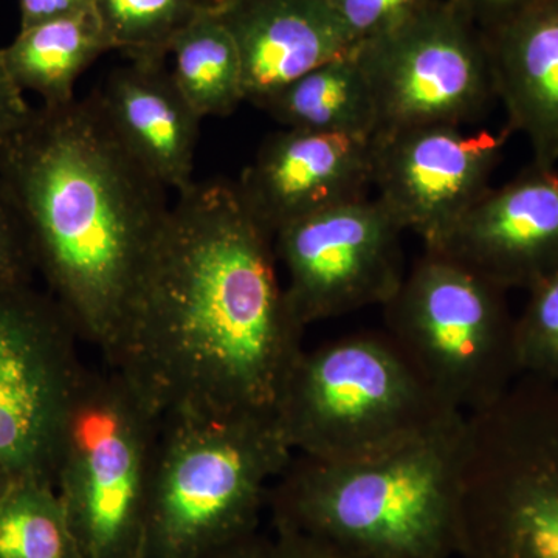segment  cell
I'll use <instances>...</instances> for the list:
<instances>
[{"label":"cell","mask_w":558,"mask_h":558,"mask_svg":"<svg viewBox=\"0 0 558 558\" xmlns=\"http://www.w3.org/2000/svg\"><path fill=\"white\" fill-rule=\"evenodd\" d=\"M119 336L102 355L157 418L277 414L304 326L274 238L234 183L178 193Z\"/></svg>","instance_id":"6da1fadb"},{"label":"cell","mask_w":558,"mask_h":558,"mask_svg":"<svg viewBox=\"0 0 558 558\" xmlns=\"http://www.w3.org/2000/svg\"><path fill=\"white\" fill-rule=\"evenodd\" d=\"M0 182L54 301L105 355L167 226V186L120 142L94 94L33 108L0 146Z\"/></svg>","instance_id":"7a4b0ae2"},{"label":"cell","mask_w":558,"mask_h":558,"mask_svg":"<svg viewBox=\"0 0 558 558\" xmlns=\"http://www.w3.org/2000/svg\"><path fill=\"white\" fill-rule=\"evenodd\" d=\"M465 416L385 457L293 454L269 494L275 529L352 558L458 557Z\"/></svg>","instance_id":"3957f363"},{"label":"cell","mask_w":558,"mask_h":558,"mask_svg":"<svg viewBox=\"0 0 558 558\" xmlns=\"http://www.w3.org/2000/svg\"><path fill=\"white\" fill-rule=\"evenodd\" d=\"M293 454L277 414L160 418L142 558H207L256 534Z\"/></svg>","instance_id":"277c9868"},{"label":"cell","mask_w":558,"mask_h":558,"mask_svg":"<svg viewBox=\"0 0 558 558\" xmlns=\"http://www.w3.org/2000/svg\"><path fill=\"white\" fill-rule=\"evenodd\" d=\"M385 330H363L306 351L277 407L296 454L326 462L385 457L458 417Z\"/></svg>","instance_id":"5b68a950"},{"label":"cell","mask_w":558,"mask_h":558,"mask_svg":"<svg viewBox=\"0 0 558 558\" xmlns=\"http://www.w3.org/2000/svg\"><path fill=\"white\" fill-rule=\"evenodd\" d=\"M459 558H558V387L521 376L465 417Z\"/></svg>","instance_id":"8992f818"},{"label":"cell","mask_w":558,"mask_h":558,"mask_svg":"<svg viewBox=\"0 0 558 558\" xmlns=\"http://www.w3.org/2000/svg\"><path fill=\"white\" fill-rule=\"evenodd\" d=\"M159 418L117 371L84 366L51 458L83 558H142Z\"/></svg>","instance_id":"52a82bcc"},{"label":"cell","mask_w":558,"mask_h":558,"mask_svg":"<svg viewBox=\"0 0 558 558\" xmlns=\"http://www.w3.org/2000/svg\"><path fill=\"white\" fill-rule=\"evenodd\" d=\"M380 310L385 332L458 413L487 409L521 376L508 290L438 250L424 248Z\"/></svg>","instance_id":"ba28073f"},{"label":"cell","mask_w":558,"mask_h":558,"mask_svg":"<svg viewBox=\"0 0 558 558\" xmlns=\"http://www.w3.org/2000/svg\"><path fill=\"white\" fill-rule=\"evenodd\" d=\"M354 53L376 101V134L465 128L498 100L486 38L450 0H433Z\"/></svg>","instance_id":"9c48e42d"},{"label":"cell","mask_w":558,"mask_h":558,"mask_svg":"<svg viewBox=\"0 0 558 558\" xmlns=\"http://www.w3.org/2000/svg\"><path fill=\"white\" fill-rule=\"evenodd\" d=\"M403 233L377 197L323 209L278 231L275 252L301 325L384 306L407 274Z\"/></svg>","instance_id":"30bf717a"},{"label":"cell","mask_w":558,"mask_h":558,"mask_svg":"<svg viewBox=\"0 0 558 558\" xmlns=\"http://www.w3.org/2000/svg\"><path fill=\"white\" fill-rule=\"evenodd\" d=\"M78 336L57 301L25 286L0 289V470L46 476L73 387L84 365Z\"/></svg>","instance_id":"8fae6325"},{"label":"cell","mask_w":558,"mask_h":558,"mask_svg":"<svg viewBox=\"0 0 558 558\" xmlns=\"http://www.w3.org/2000/svg\"><path fill=\"white\" fill-rule=\"evenodd\" d=\"M510 134L447 124L379 132L371 138L377 199L405 233L435 245L490 189Z\"/></svg>","instance_id":"7c38bea8"},{"label":"cell","mask_w":558,"mask_h":558,"mask_svg":"<svg viewBox=\"0 0 558 558\" xmlns=\"http://www.w3.org/2000/svg\"><path fill=\"white\" fill-rule=\"evenodd\" d=\"M505 290L534 289L558 271V171L531 163L488 189L435 245Z\"/></svg>","instance_id":"4fadbf2b"},{"label":"cell","mask_w":558,"mask_h":558,"mask_svg":"<svg viewBox=\"0 0 558 558\" xmlns=\"http://www.w3.org/2000/svg\"><path fill=\"white\" fill-rule=\"evenodd\" d=\"M369 186L371 140L286 128L234 182L242 205L274 241L296 220L368 197Z\"/></svg>","instance_id":"5bb4252c"},{"label":"cell","mask_w":558,"mask_h":558,"mask_svg":"<svg viewBox=\"0 0 558 558\" xmlns=\"http://www.w3.org/2000/svg\"><path fill=\"white\" fill-rule=\"evenodd\" d=\"M216 10L240 51L245 101L258 108L355 49L328 0H231Z\"/></svg>","instance_id":"9a60e30c"},{"label":"cell","mask_w":558,"mask_h":558,"mask_svg":"<svg viewBox=\"0 0 558 558\" xmlns=\"http://www.w3.org/2000/svg\"><path fill=\"white\" fill-rule=\"evenodd\" d=\"M92 94L120 142L168 190L182 193L196 182L202 119L165 61L131 60Z\"/></svg>","instance_id":"2e32d148"},{"label":"cell","mask_w":558,"mask_h":558,"mask_svg":"<svg viewBox=\"0 0 558 558\" xmlns=\"http://www.w3.org/2000/svg\"><path fill=\"white\" fill-rule=\"evenodd\" d=\"M497 98L510 132L531 145L532 163H558V0H545L484 35Z\"/></svg>","instance_id":"e0dca14e"},{"label":"cell","mask_w":558,"mask_h":558,"mask_svg":"<svg viewBox=\"0 0 558 558\" xmlns=\"http://www.w3.org/2000/svg\"><path fill=\"white\" fill-rule=\"evenodd\" d=\"M260 109L286 130L371 140L379 128L373 90L354 50L300 76Z\"/></svg>","instance_id":"ac0fdd59"},{"label":"cell","mask_w":558,"mask_h":558,"mask_svg":"<svg viewBox=\"0 0 558 558\" xmlns=\"http://www.w3.org/2000/svg\"><path fill=\"white\" fill-rule=\"evenodd\" d=\"M112 50L95 10L24 28L7 49L3 64L21 90L43 105L75 100L76 81L92 62Z\"/></svg>","instance_id":"d6986e66"},{"label":"cell","mask_w":558,"mask_h":558,"mask_svg":"<svg viewBox=\"0 0 558 558\" xmlns=\"http://www.w3.org/2000/svg\"><path fill=\"white\" fill-rule=\"evenodd\" d=\"M171 75L202 120L227 117L245 101L240 51L218 10L202 7L172 39Z\"/></svg>","instance_id":"ffe728a7"},{"label":"cell","mask_w":558,"mask_h":558,"mask_svg":"<svg viewBox=\"0 0 558 558\" xmlns=\"http://www.w3.org/2000/svg\"><path fill=\"white\" fill-rule=\"evenodd\" d=\"M0 558H83L51 480L10 481L0 497Z\"/></svg>","instance_id":"44dd1931"},{"label":"cell","mask_w":558,"mask_h":558,"mask_svg":"<svg viewBox=\"0 0 558 558\" xmlns=\"http://www.w3.org/2000/svg\"><path fill=\"white\" fill-rule=\"evenodd\" d=\"M202 7L201 0H95L94 10L112 50L130 60L165 61Z\"/></svg>","instance_id":"7402d4cb"},{"label":"cell","mask_w":558,"mask_h":558,"mask_svg":"<svg viewBox=\"0 0 558 558\" xmlns=\"http://www.w3.org/2000/svg\"><path fill=\"white\" fill-rule=\"evenodd\" d=\"M527 293L515 319L520 373L558 387V271Z\"/></svg>","instance_id":"603a6c76"},{"label":"cell","mask_w":558,"mask_h":558,"mask_svg":"<svg viewBox=\"0 0 558 558\" xmlns=\"http://www.w3.org/2000/svg\"><path fill=\"white\" fill-rule=\"evenodd\" d=\"M354 47L391 31L433 0H328Z\"/></svg>","instance_id":"cb8c5ba5"},{"label":"cell","mask_w":558,"mask_h":558,"mask_svg":"<svg viewBox=\"0 0 558 558\" xmlns=\"http://www.w3.org/2000/svg\"><path fill=\"white\" fill-rule=\"evenodd\" d=\"M33 264L31 247L16 208L0 182V289L25 286Z\"/></svg>","instance_id":"d4e9b609"},{"label":"cell","mask_w":558,"mask_h":558,"mask_svg":"<svg viewBox=\"0 0 558 558\" xmlns=\"http://www.w3.org/2000/svg\"><path fill=\"white\" fill-rule=\"evenodd\" d=\"M483 35L498 31L545 0H450Z\"/></svg>","instance_id":"484cf974"},{"label":"cell","mask_w":558,"mask_h":558,"mask_svg":"<svg viewBox=\"0 0 558 558\" xmlns=\"http://www.w3.org/2000/svg\"><path fill=\"white\" fill-rule=\"evenodd\" d=\"M3 64L0 54V146L13 137L31 119L33 108Z\"/></svg>","instance_id":"4316f807"},{"label":"cell","mask_w":558,"mask_h":558,"mask_svg":"<svg viewBox=\"0 0 558 558\" xmlns=\"http://www.w3.org/2000/svg\"><path fill=\"white\" fill-rule=\"evenodd\" d=\"M21 31L95 9V0H20Z\"/></svg>","instance_id":"83f0119b"},{"label":"cell","mask_w":558,"mask_h":558,"mask_svg":"<svg viewBox=\"0 0 558 558\" xmlns=\"http://www.w3.org/2000/svg\"><path fill=\"white\" fill-rule=\"evenodd\" d=\"M267 558H352L340 550L330 548L317 539L304 537L295 532L278 531L269 543Z\"/></svg>","instance_id":"f1b7e54d"},{"label":"cell","mask_w":558,"mask_h":558,"mask_svg":"<svg viewBox=\"0 0 558 558\" xmlns=\"http://www.w3.org/2000/svg\"><path fill=\"white\" fill-rule=\"evenodd\" d=\"M269 543L260 538L258 534H253L241 539V542L218 550V553L211 554L207 558H267Z\"/></svg>","instance_id":"f546056e"},{"label":"cell","mask_w":558,"mask_h":558,"mask_svg":"<svg viewBox=\"0 0 558 558\" xmlns=\"http://www.w3.org/2000/svg\"><path fill=\"white\" fill-rule=\"evenodd\" d=\"M11 480H13V476L7 475L3 470H0V497H2V494L5 492V488L9 486Z\"/></svg>","instance_id":"4dcf8cb0"},{"label":"cell","mask_w":558,"mask_h":558,"mask_svg":"<svg viewBox=\"0 0 558 558\" xmlns=\"http://www.w3.org/2000/svg\"><path fill=\"white\" fill-rule=\"evenodd\" d=\"M205 7H211V9H220V7L227 5L231 0H201Z\"/></svg>","instance_id":"1f68e13d"}]
</instances>
